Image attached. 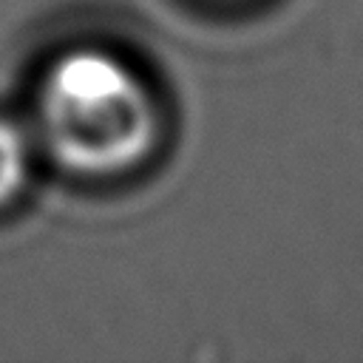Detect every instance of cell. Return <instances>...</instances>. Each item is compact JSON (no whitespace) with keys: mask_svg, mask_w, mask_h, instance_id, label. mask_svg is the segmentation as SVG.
Instances as JSON below:
<instances>
[{"mask_svg":"<svg viewBox=\"0 0 363 363\" xmlns=\"http://www.w3.org/2000/svg\"><path fill=\"white\" fill-rule=\"evenodd\" d=\"M43 147L68 173L108 179L139 167L156 147L162 113L136 68L105 48H68L37 91Z\"/></svg>","mask_w":363,"mask_h":363,"instance_id":"1","label":"cell"},{"mask_svg":"<svg viewBox=\"0 0 363 363\" xmlns=\"http://www.w3.org/2000/svg\"><path fill=\"white\" fill-rule=\"evenodd\" d=\"M28 173H31V139L17 122L0 116V207L11 204L23 193Z\"/></svg>","mask_w":363,"mask_h":363,"instance_id":"2","label":"cell"}]
</instances>
